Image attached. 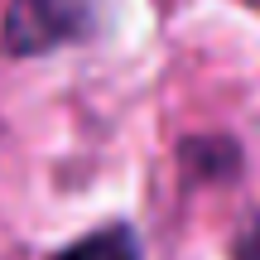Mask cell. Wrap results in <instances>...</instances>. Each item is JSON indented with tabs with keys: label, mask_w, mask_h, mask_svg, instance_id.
<instances>
[{
	"label": "cell",
	"mask_w": 260,
	"mask_h": 260,
	"mask_svg": "<svg viewBox=\"0 0 260 260\" xmlns=\"http://www.w3.org/2000/svg\"><path fill=\"white\" fill-rule=\"evenodd\" d=\"M53 260H140V241L130 226H102V232H87L73 246H63Z\"/></svg>",
	"instance_id": "2"
},
{
	"label": "cell",
	"mask_w": 260,
	"mask_h": 260,
	"mask_svg": "<svg viewBox=\"0 0 260 260\" xmlns=\"http://www.w3.org/2000/svg\"><path fill=\"white\" fill-rule=\"evenodd\" d=\"M92 29V0H10L0 19V44L10 58H39Z\"/></svg>",
	"instance_id": "1"
}]
</instances>
